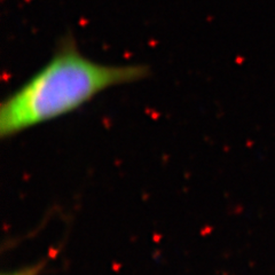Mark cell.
<instances>
[{
  "label": "cell",
  "instance_id": "1",
  "mask_svg": "<svg viewBox=\"0 0 275 275\" xmlns=\"http://www.w3.org/2000/svg\"><path fill=\"white\" fill-rule=\"evenodd\" d=\"M145 64H105L84 55L72 36L62 37L51 59L0 107V135L14 137L60 118L105 91L145 79Z\"/></svg>",
  "mask_w": 275,
  "mask_h": 275
},
{
  "label": "cell",
  "instance_id": "2",
  "mask_svg": "<svg viewBox=\"0 0 275 275\" xmlns=\"http://www.w3.org/2000/svg\"><path fill=\"white\" fill-rule=\"evenodd\" d=\"M41 270H43V264H36V265L23 267V268H20V270L2 275H39Z\"/></svg>",
  "mask_w": 275,
  "mask_h": 275
}]
</instances>
